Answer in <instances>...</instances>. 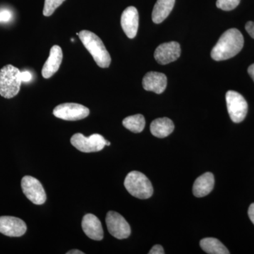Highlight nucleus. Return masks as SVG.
Wrapping results in <instances>:
<instances>
[{
    "label": "nucleus",
    "mask_w": 254,
    "mask_h": 254,
    "mask_svg": "<svg viewBox=\"0 0 254 254\" xmlns=\"http://www.w3.org/2000/svg\"><path fill=\"white\" fill-rule=\"evenodd\" d=\"M107 227L110 235L118 240L128 238L131 235V227L123 215L115 211L107 214Z\"/></svg>",
    "instance_id": "nucleus-9"
},
{
    "label": "nucleus",
    "mask_w": 254,
    "mask_h": 254,
    "mask_svg": "<svg viewBox=\"0 0 254 254\" xmlns=\"http://www.w3.org/2000/svg\"><path fill=\"white\" fill-rule=\"evenodd\" d=\"M248 73L250 75L251 77L252 78V79H253L254 81V64H253L251 65L250 67L248 68Z\"/></svg>",
    "instance_id": "nucleus-28"
},
{
    "label": "nucleus",
    "mask_w": 254,
    "mask_h": 254,
    "mask_svg": "<svg viewBox=\"0 0 254 254\" xmlns=\"http://www.w3.org/2000/svg\"><path fill=\"white\" fill-rule=\"evenodd\" d=\"M27 226L21 219L12 216L0 217V232L8 237H21L26 233Z\"/></svg>",
    "instance_id": "nucleus-11"
},
{
    "label": "nucleus",
    "mask_w": 254,
    "mask_h": 254,
    "mask_svg": "<svg viewBox=\"0 0 254 254\" xmlns=\"http://www.w3.org/2000/svg\"><path fill=\"white\" fill-rule=\"evenodd\" d=\"M181 55V47L177 42L163 43L156 48L154 58L160 64H168L176 61Z\"/></svg>",
    "instance_id": "nucleus-10"
},
{
    "label": "nucleus",
    "mask_w": 254,
    "mask_h": 254,
    "mask_svg": "<svg viewBox=\"0 0 254 254\" xmlns=\"http://www.w3.org/2000/svg\"><path fill=\"white\" fill-rule=\"evenodd\" d=\"M63 59V50L58 46H54L50 51V56L42 69L43 78H50L59 70Z\"/></svg>",
    "instance_id": "nucleus-15"
},
{
    "label": "nucleus",
    "mask_w": 254,
    "mask_h": 254,
    "mask_svg": "<svg viewBox=\"0 0 254 254\" xmlns=\"http://www.w3.org/2000/svg\"><path fill=\"white\" fill-rule=\"evenodd\" d=\"M21 188L28 200L36 205L46 203L47 197L44 188L39 180L31 176H25L21 180Z\"/></svg>",
    "instance_id": "nucleus-7"
},
{
    "label": "nucleus",
    "mask_w": 254,
    "mask_h": 254,
    "mask_svg": "<svg viewBox=\"0 0 254 254\" xmlns=\"http://www.w3.org/2000/svg\"><path fill=\"white\" fill-rule=\"evenodd\" d=\"M175 0H158L152 12V20L155 23L163 22L175 6Z\"/></svg>",
    "instance_id": "nucleus-18"
},
{
    "label": "nucleus",
    "mask_w": 254,
    "mask_h": 254,
    "mask_svg": "<svg viewBox=\"0 0 254 254\" xmlns=\"http://www.w3.org/2000/svg\"><path fill=\"white\" fill-rule=\"evenodd\" d=\"M90 110L86 107L77 103H63L57 106L53 110L56 118L66 121H77L89 115Z\"/></svg>",
    "instance_id": "nucleus-8"
},
{
    "label": "nucleus",
    "mask_w": 254,
    "mask_h": 254,
    "mask_svg": "<svg viewBox=\"0 0 254 254\" xmlns=\"http://www.w3.org/2000/svg\"><path fill=\"white\" fill-rule=\"evenodd\" d=\"M226 103L232 121L242 123L248 113V104L245 98L236 91H229L226 93Z\"/></svg>",
    "instance_id": "nucleus-6"
},
{
    "label": "nucleus",
    "mask_w": 254,
    "mask_h": 254,
    "mask_svg": "<svg viewBox=\"0 0 254 254\" xmlns=\"http://www.w3.org/2000/svg\"><path fill=\"white\" fill-rule=\"evenodd\" d=\"M142 84L145 91L154 92L157 94H160L166 88L168 78L163 73L150 71L145 75Z\"/></svg>",
    "instance_id": "nucleus-13"
},
{
    "label": "nucleus",
    "mask_w": 254,
    "mask_h": 254,
    "mask_svg": "<svg viewBox=\"0 0 254 254\" xmlns=\"http://www.w3.org/2000/svg\"><path fill=\"white\" fill-rule=\"evenodd\" d=\"M65 0H45L43 15L45 16H50L53 14L55 10L63 4Z\"/></svg>",
    "instance_id": "nucleus-21"
},
{
    "label": "nucleus",
    "mask_w": 254,
    "mask_h": 254,
    "mask_svg": "<svg viewBox=\"0 0 254 254\" xmlns=\"http://www.w3.org/2000/svg\"><path fill=\"white\" fill-rule=\"evenodd\" d=\"M0 21H1V15H0Z\"/></svg>",
    "instance_id": "nucleus-30"
},
{
    "label": "nucleus",
    "mask_w": 254,
    "mask_h": 254,
    "mask_svg": "<svg viewBox=\"0 0 254 254\" xmlns=\"http://www.w3.org/2000/svg\"><path fill=\"white\" fill-rule=\"evenodd\" d=\"M21 71L11 64L0 70V95L5 98H14L19 93L22 80Z\"/></svg>",
    "instance_id": "nucleus-3"
},
{
    "label": "nucleus",
    "mask_w": 254,
    "mask_h": 254,
    "mask_svg": "<svg viewBox=\"0 0 254 254\" xmlns=\"http://www.w3.org/2000/svg\"><path fill=\"white\" fill-rule=\"evenodd\" d=\"M124 127L133 133H141L144 129L145 120L144 117L140 114L127 117L123 120Z\"/></svg>",
    "instance_id": "nucleus-20"
},
{
    "label": "nucleus",
    "mask_w": 254,
    "mask_h": 254,
    "mask_svg": "<svg viewBox=\"0 0 254 254\" xmlns=\"http://www.w3.org/2000/svg\"><path fill=\"white\" fill-rule=\"evenodd\" d=\"M215 178L211 173H205L195 180L193 186V193L195 197L205 196L213 190Z\"/></svg>",
    "instance_id": "nucleus-16"
},
{
    "label": "nucleus",
    "mask_w": 254,
    "mask_h": 254,
    "mask_svg": "<svg viewBox=\"0 0 254 254\" xmlns=\"http://www.w3.org/2000/svg\"><path fill=\"white\" fill-rule=\"evenodd\" d=\"M0 15H1V21H8L11 18V14L9 11H6V10L1 11Z\"/></svg>",
    "instance_id": "nucleus-25"
},
{
    "label": "nucleus",
    "mask_w": 254,
    "mask_h": 254,
    "mask_svg": "<svg viewBox=\"0 0 254 254\" xmlns=\"http://www.w3.org/2000/svg\"><path fill=\"white\" fill-rule=\"evenodd\" d=\"M248 215L251 221L253 222L254 225V203L251 204L250 208H249Z\"/></svg>",
    "instance_id": "nucleus-27"
},
{
    "label": "nucleus",
    "mask_w": 254,
    "mask_h": 254,
    "mask_svg": "<svg viewBox=\"0 0 254 254\" xmlns=\"http://www.w3.org/2000/svg\"><path fill=\"white\" fill-rule=\"evenodd\" d=\"M150 132L158 138H165L171 134L175 129V125L170 119L158 118L153 120L150 125Z\"/></svg>",
    "instance_id": "nucleus-17"
},
{
    "label": "nucleus",
    "mask_w": 254,
    "mask_h": 254,
    "mask_svg": "<svg viewBox=\"0 0 254 254\" xmlns=\"http://www.w3.org/2000/svg\"><path fill=\"white\" fill-rule=\"evenodd\" d=\"M139 22L138 10L134 6H128L123 11L121 16V26L128 38H135Z\"/></svg>",
    "instance_id": "nucleus-12"
},
{
    "label": "nucleus",
    "mask_w": 254,
    "mask_h": 254,
    "mask_svg": "<svg viewBox=\"0 0 254 254\" xmlns=\"http://www.w3.org/2000/svg\"><path fill=\"white\" fill-rule=\"evenodd\" d=\"M78 37L98 66L101 68L109 67L111 64V57L99 37L93 32L86 30L80 32Z\"/></svg>",
    "instance_id": "nucleus-2"
},
{
    "label": "nucleus",
    "mask_w": 254,
    "mask_h": 254,
    "mask_svg": "<svg viewBox=\"0 0 254 254\" xmlns=\"http://www.w3.org/2000/svg\"><path fill=\"white\" fill-rule=\"evenodd\" d=\"M244 37L237 28H230L220 36L212 50L211 58L215 61H223L238 54L244 46Z\"/></svg>",
    "instance_id": "nucleus-1"
},
{
    "label": "nucleus",
    "mask_w": 254,
    "mask_h": 254,
    "mask_svg": "<svg viewBox=\"0 0 254 254\" xmlns=\"http://www.w3.org/2000/svg\"><path fill=\"white\" fill-rule=\"evenodd\" d=\"M245 28L247 33L254 39V22L253 21H249V22L246 23Z\"/></svg>",
    "instance_id": "nucleus-23"
},
{
    "label": "nucleus",
    "mask_w": 254,
    "mask_h": 254,
    "mask_svg": "<svg viewBox=\"0 0 254 254\" xmlns=\"http://www.w3.org/2000/svg\"><path fill=\"white\" fill-rule=\"evenodd\" d=\"M125 187L130 194L140 199L149 198L153 193L151 182L144 174L138 171H132L127 175Z\"/></svg>",
    "instance_id": "nucleus-4"
},
{
    "label": "nucleus",
    "mask_w": 254,
    "mask_h": 254,
    "mask_svg": "<svg viewBox=\"0 0 254 254\" xmlns=\"http://www.w3.org/2000/svg\"><path fill=\"white\" fill-rule=\"evenodd\" d=\"M149 254H165V252H164V250L163 247L161 245H155L153 248L150 250V252H148Z\"/></svg>",
    "instance_id": "nucleus-24"
},
{
    "label": "nucleus",
    "mask_w": 254,
    "mask_h": 254,
    "mask_svg": "<svg viewBox=\"0 0 254 254\" xmlns=\"http://www.w3.org/2000/svg\"><path fill=\"white\" fill-rule=\"evenodd\" d=\"M108 141L98 133L86 137L82 133H75L71 138V143L76 149L83 153L100 151L107 145Z\"/></svg>",
    "instance_id": "nucleus-5"
},
{
    "label": "nucleus",
    "mask_w": 254,
    "mask_h": 254,
    "mask_svg": "<svg viewBox=\"0 0 254 254\" xmlns=\"http://www.w3.org/2000/svg\"><path fill=\"white\" fill-rule=\"evenodd\" d=\"M67 254H83V252H81V251L78 250H73L69 251V252H66Z\"/></svg>",
    "instance_id": "nucleus-29"
},
{
    "label": "nucleus",
    "mask_w": 254,
    "mask_h": 254,
    "mask_svg": "<svg viewBox=\"0 0 254 254\" xmlns=\"http://www.w3.org/2000/svg\"><path fill=\"white\" fill-rule=\"evenodd\" d=\"M21 78L22 81H29L32 78L31 73L29 71H23L21 73Z\"/></svg>",
    "instance_id": "nucleus-26"
},
{
    "label": "nucleus",
    "mask_w": 254,
    "mask_h": 254,
    "mask_svg": "<svg viewBox=\"0 0 254 254\" xmlns=\"http://www.w3.org/2000/svg\"><path fill=\"white\" fill-rule=\"evenodd\" d=\"M241 0H217L216 6L224 11H231L240 4Z\"/></svg>",
    "instance_id": "nucleus-22"
},
{
    "label": "nucleus",
    "mask_w": 254,
    "mask_h": 254,
    "mask_svg": "<svg viewBox=\"0 0 254 254\" xmlns=\"http://www.w3.org/2000/svg\"><path fill=\"white\" fill-rule=\"evenodd\" d=\"M82 229L91 240L100 241L104 236L103 227L99 219L93 214H86L82 220Z\"/></svg>",
    "instance_id": "nucleus-14"
},
{
    "label": "nucleus",
    "mask_w": 254,
    "mask_h": 254,
    "mask_svg": "<svg viewBox=\"0 0 254 254\" xmlns=\"http://www.w3.org/2000/svg\"><path fill=\"white\" fill-rule=\"evenodd\" d=\"M200 246L205 253L209 254H229L230 252L220 241L208 237L200 240Z\"/></svg>",
    "instance_id": "nucleus-19"
}]
</instances>
